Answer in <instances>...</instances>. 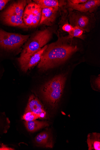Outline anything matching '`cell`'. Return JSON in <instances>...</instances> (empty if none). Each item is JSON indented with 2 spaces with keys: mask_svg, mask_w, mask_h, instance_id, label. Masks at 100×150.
Segmentation results:
<instances>
[{
  "mask_svg": "<svg viewBox=\"0 0 100 150\" xmlns=\"http://www.w3.org/2000/svg\"><path fill=\"white\" fill-rule=\"evenodd\" d=\"M67 37H59L56 42L48 45L41 57L38 67L41 71H46L65 62L78 50L77 45L70 43Z\"/></svg>",
  "mask_w": 100,
  "mask_h": 150,
  "instance_id": "1",
  "label": "cell"
},
{
  "mask_svg": "<svg viewBox=\"0 0 100 150\" xmlns=\"http://www.w3.org/2000/svg\"><path fill=\"white\" fill-rule=\"evenodd\" d=\"M53 31L47 28L36 32L27 40L18 59L19 64L27 59L49 42L52 37Z\"/></svg>",
  "mask_w": 100,
  "mask_h": 150,
  "instance_id": "2",
  "label": "cell"
},
{
  "mask_svg": "<svg viewBox=\"0 0 100 150\" xmlns=\"http://www.w3.org/2000/svg\"><path fill=\"white\" fill-rule=\"evenodd\" d=\"M66 80L64 75L57 76L41 88V93L45 100L52 107H55L60 99Z\"/></svg>",
  "mask_w": 100,
  "mask_h": 150,
  "instance_id": "3",
  "label": "cell"
},
{
  "mask_svg": "<svg viewBox=\"0 0 100 150\" xmlns=\"http://www.w3.org/2000/svg\"><path fill=\"white\" fill-rule=\"evenodd\" d=\"M28 2L21 0L11 4L1 15L3 22L10 26L28 28L24 23L23 16L25 8Z\"/></svg>",
  "mask_w": 100,
  "mask_h": 150,
  "instance_id": "4",
  "label": "cell"
},
{
  "mask_svg": "<svg viewBox=\"0 0 100 150\" xmlns=\"http://www.w3.org/2000/svg\"><path fill=\"white\" fill-rule=\"evenodd\" d=\"M29 37V35L9 33L0 29V47L8 50H15L27 41Z\"/></svg>",
  "mask_w": 100,
  "mask_h": 150,
  "instance_id": "5",
  "label": "cell"
},
{
  "mask_svg": "<svg viewBox=\"0 0 100 150\" xmlns=\"http://www.w3.org/2000/svg\"><path fill=\"white\" fill-rule=\"evenodd\" d=\"M42 9L34 2L28 3L25 7L23 20L28 28H35L38 25L40 21Z\"/></svg>",
  "mask_w": 100,
  "mask_h": 150,
  "instance_id": "6",
  "label": "cell"
},
{
  "mask_svg": "<svg viewBox=\"0 0 100 150\" xmlns=\"http://www.w3.org/2000/svg\"><path fill=\"white\" fill-rule=\"evenodd\" d=\"M25 111L32 112L37 115L40 118H45L46 115L43 107L33 95H31L28 99Z\"/></svg>",
  "mask_w": 100,
  "mask_h": 150,
  "instance_id": "7",
  "label": "cell"
},
{
  "mask_svg": "<svg viewBox=\"0 0 100 150\" xmlns=\"http://www.w3.org/2000/svg\"><path fill=\"white\" fill-rule=\"evenodd\" d=\"M59 10V7L42 9L41 19L38 25H52L55 21Z\"/></svg>",
  "mask_w": 100,
  "mask_h": 150,
  "instance_id": "8",
  "label": "cell"
},
{
  "mask_svg": "<svg viewBox=\"0 0 100 150\" xmlns=\"http://www.w3.org/2000/svg\"><path fill=\"white\" fill-rule=\"evenodd\" d=\"M48 46V45H46L30 57L20 63L22 71L26 72L37 64L40 62L43 53Z\"/></svg>",
  "mask_w": 100,
  "mask_h": 150,
  "instance_id": "9",
  "label": "cell"
},
{
  "mask_svg": "<svg viewBox=\"0 0 100 150\" xmlns=\"http://www.w3.org/2000/svg\"><path fill=\"white\" fill-rule=\"evenodd\" d=\"M100 5L99 0H89L87 2L79 4H74L68 1V6L82 13L93 12Z\"/></svg>",
  "mask_w": 100,
  "mask_h": 150,
  "instance_id": "10",
  "label": "cell"
},
{
  "mask_svg": "<svg viewBox=\"0 0 100 150\" xmlns=\"http://www.w3.org/2000/svg\"><path fill=\"white\" fill-rule=\"evenodd\" d=\"M70 18V21L75 24V26L79 27L83 31H89L90 19L88 16L78 13L73 15Z\"/></svg>",
  "mask_w": 100,
  "mask_h": 150,
  "instance_id": "11",
  "label": "cell"
},
{
  "mask_svg": "<svg viewBox=\"0 0 100 150\" xmlns=\"http://www.w3.org/2000/svg\"><path fill=\"white\" fill-rule=\"evenodd\" d=\"M87 143L89 150H100V133L96 132L89 133L88 136Z\"/></svg>",
  "mask_w": 100,
  "mask_h": 150,
  "instance_id": "12",
  "label": "cell"
},
{
  "mask_svg": "<svg viewBox=\"0 0 100 150\" xmlns=\"http://www.w3.org/2000/svg\"><path fill=\"white\" fill-rule=\"evenodd\" d=\"M24 124L28 131L31 132H36L49 125L46 122L40 121L36 120L32 121H26Z\"/></svg>",
  "mask_w": 100,
  "mask_h": 150,
  "instance_id": "13",
  "label": "cell"
},
{
  "mask_svg": "<svg viewBox=\"0 0 100 150\" xmlns=\"http://www.w3.org/2000/svg\"><path fill=\"white\" fill-rule=\"evenodd\" d=\"M33 2L42 9L59 6V1L56 0H34Z\"/></svg>",
  "mask_w": 100,
  "mask_h": 150,
  "instance_id": "14",
  "label": "cell"
},
{
  "mask_svg": "<svg viewBox=\"0 0 100 150\" xmlns=\"http://www.w3.org/2000/svg\"><path fill=\"white\" fill-rule=\"evenodd\" d=\"M83 31L79 28V27L75 26L74 27V29L72 31L69 33L68 36L70 39H72L74 37L82 39Z\"/></svg>",
  "mask_w": 100,
  "mask_h": 150,
  "instance_id": "15",
  "label": "cell"
},
{
  "mask_svg": "<svg viewBox=\"0 0 100 150\" xmlns=\"http://www.w3.org/2000/svg\"><path fill=\"white\" fill-rule=\"evenodd\" d=\"M39 118L38 116L33 112H25L23 116L22 119L26 121H32Z\"/></svg>",
  "mask_w": 100,
  "mask_h": 150,
  "instance_id": "16",
  "label": "cell"
},
{
  "mask_svg": "<svg viewBox=\"0 0 100 150\" xmlns=\"http://www.w3.org/2000/svg\"><path fill=\"white\" fill-rule=\"evenodd\" d=\"M41 133L42 140L44 142L45 145L47 147H50V146L48 143L49 138V135L48 133L45 132Z\"/></svg>",
  "mask_w": 100,
  "mask_h": 150,
  "instance_id": "17",
  "label": "cell"
},
{
  "mask_svg": "<svg viewBox=\"0 0 100 150\" xmlns=\"http://www.w3.org/2000/svg\"><path fill=\"white\" fill-rule=\"evenodd\" d=\"M62 29L63 30L69 34L74 29V27L68 23H66L63 25Z\"/></svg>",
  "mask_w": 100,
  "mask_h": 150,
  "instance_id": "18",
  "label": "cell"
},
{
  "mask_svg": "<svg viewBox=\"0 0 100 150\" xmlns=\"http://www.w3.org/2000/svg\"><path fill=\"white\" fill-rule=\"evenodd\" d=\"M35 140L36 142L39 145L43 146L45 145L44 142L42 140L41 133L38 134Z\"/></svg>",
  "mask_w": 100,
  "mask_h": 150,
  "instance_id": "19",
  "label": "cell"
},
{
  "mask_svg": "<svg viewBox=\"0 0 100 150\" xmlns=\"http://www.w3.org/2000/svg\"><path fill=\"white\" fill-rule=\"evenodd\" d=\"M9 1L7 0H0V11L2 10Z\"/></svg>",
  "mask_w": 100,
  "mask_h": 150,
  "instance_id": "20",
  "label": "cell"
},
{
  "mask_svg": "<svg viewBox=\"0 0 100 150\" xmlns=\"http://www.w3.org/2000/svg\"><path fill=\"white\" fill-rule=\"evenodd\" d=\"M87 0H71L69 1L74 4H79L84 3L87 1Z\"/></svg>",
  "mask_w": 100,
  "mask_h": 150,
  "instance_id": "21",
  "label": "cell"
},
{
  "mask_svg": "<svg viewBox=\"0 0 100 150\" xmlns=\"http://www.w3.org/2000/svg\"><path fill=\"white\" fill-rule=\"evenodd\" d=\"M13 149L7 147L5 145H2L1 148H0V150H13Z\"/></svg>",
  "mask_w": 100,
  "mask_h": 150,
  "instance_id": "22",
  "label": "cell"
},
{
  "mask_svg": "<svg viewBox=\"0 0 100 150\" xmlns=\"http://www.w3.org/2000/svg\"><path fill=\"white\" fill-rule=\"evenodd\" d=\"M95 83L98 87L100 88V77L98 78L96 80Z\"/></svg>",
  "mask_w": 100,
  "mask_h": 150,
  "instance_id": "23",
  "label": "cell"
}]
</instances>
